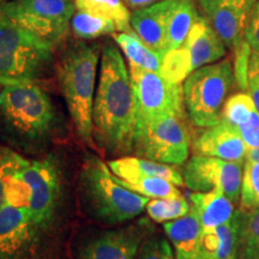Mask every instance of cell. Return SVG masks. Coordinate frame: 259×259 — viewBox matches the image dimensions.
<instances>
[{"mask_svg": "<svg viewBox=\"0 0 259 259\" xmlns=\"http://www.w3.org/2000/svg\"><path fill=\"white\" fill-rule=\"evenodd\" d=\"M18 176L30 192L28 212L32 223L40 231L47 229L56 218L61 198L59 168L51 158L29 161Z\"/></svg>", "mask_w": 259, "mask_h": 259, "instance_id": "obj_9", "label": "cell"}, {"mask_svg": "<svg viewBox=\"0 0 259 259\" xmlns=\"http://www.w3.org/2000/svg\"><path fill=\"white\" fill-rule=\"evenodd\" d=\"M176 2L161 0L153 5L134 10L131 14V27L134 31L150 50L162 57L167 53V21Z\"/></svg>", "mask_w": 259, "mask_h": 259, "instance_id": "obj_16", "label": "cell"}, {"mask_svg": "<svg viewBox=\"0 0 259 259\" xmlns=\"http://www.w3.org/2000/svg\"><path fill=\"white\" fill-rule=\"evenodd\" d=\"M151 229L148 220L143 219L134 225L99 233L84 242L77 259H135Z\"/></svg>", "mask_w": 259, "mask_h": 259, "instance_id": "obj_13", "label": "cell"}, {"mask_svg": "<svg viewBox=\"0 0 259 259\" xmlns=\"http://www.w3.org/2000/svg\"><path fill=\"white\" fill-rule=\"evenodd\" d=\"M246 92L251 96L255 108L259 112V53L251 51L246 74Z\"/></svg>", "mask_w": 259, "mask_h": 259, "instance_id": "obj_34", "label": "cell"}, {"mask_svg": "<svg viewBox=\"0 0 259 259\" xmlns=\"http://www.w3.org/2000/svg\"><path fill=\"white\" fill-rule=\"evenodd\" d=\"M163 231L173 246L177 259H197L203 228L192 208L183 218L164 222Z\"/></svg>", "mask_w": 259, "mask_h": 259, "instance_id": "obj_20", "label": "cell"}, {"mask_svg": "<svg viewBox=\"0 0 259 259\" xmlns=\"http://www.w3.org/2000/svg\"><path fill=\"white\" fill-rule=\"evenodd\" d=\"M235 82L234 65L229 59L194 70L183 84L184 105L191 122L203 128L219 124Z\"/></svg>", "mask_w": 259, "mask_h": 259, "instance_id": "obj_6", "label": "cell"}, {"mask_svg": "<svg viewBox=\"0 0 259 259\" xmlns=\"http://www.w3.org/2000/svg\"><path fill=\"white\" fill-rule=\"evenodd\" d=\"M247 149L259 148V112L254 111L245 124L236 128Z\"/></svg>", "mask_w": 259, "mask_h": 259, "instance_id": "obj_35", "label": "cell"}, {"mask_svg": "<svg viewBox=\"0 0 259 259\" xmlns=\"http://www.w3.org/2000/svg\"><path fill=\"white\" fill-rule=\"evenodd\" d=\"M208 23L219 34L227 48L233 52L245 44V32L257 0H196Z\"/></svg>", "mask_w": 259, "mask_h": 259, "instance_id": "obj_12", "label": "cell"}, {"mask_svg": "<svg viewBox=\"0 0 259 259\" xmlns=\"http://www.w3.org/2000/svg\"><path fill=\"white\" fill-rule=\"evenodd\" d=\"M53 50L30 31L0 18V87L36 82L51 67Z\"/></svg>", "mask_w": 259, "mask_h": 259, "instance_id": "obj_5", "label": "cell"}, {"mask_svg": "<svg viewBox=\"0 0 259 259\" xmlns=\"http://www.w3.org/2000/svg\"><path fill=\"white\" fill-rule=\"evenodd\" d=\"M239 204L244 212L259 209V162L245 161Z\"/></svg>", "mask_w": 259, "mask_h": 259, "instance_id": "obj_30", "label": "cell"}, {"mask_svg": "<svg viewBox=\"0 0 259 259\" xmlns=\"http://www.w3.org/2000/svg\"><path fill=\"white\" fill-rule=\"evenodd\" d=\"M113 174L126 183H135L142 178L157 177L166 179L177 186L184 185L183 171H179L171 164L161 163L143 157H119L108 162Z\"/></svg>", "mask_w": 259, "mask_h": 259, "instance_id": "obj_19", "label": "cell"}, {"mask_svg": "<svg viewBox=\"0 0 259 259\" xmlns=\"http://www.w3.org/2000/svg\"><path fill=\"white\" fill-rule=\"evenodd\" d=\"M57 114L51 97L36 82L2 85L0 131L24 150L44 145L53 135Z\"/></svg>", "mask_w": 259, "mask_h": 259, "instance_id": "obj_2", "label": "cell"}, {"mask_svg": "<svg viewBox=\"0 0 259 259\" xmlns=\"http://www.w3.org/2000/svg\"><path fill=\"white\" fill-rule=\"evenodd\" d=\"M121 183L127 189L149 198H169V197L181 196V192L177 189L176 184L157 177L142 178L135 183H126L121 180Z\"/></svg>", "mask_w": 259, "mask_h": 259, "instance_id": "obj_31", "label": "cell"}, {"mask_svg": "<svg viewBox=\"0 0 259 259\" xmlns=\"http://www.w3.org/2000/svg\"><path fill=\"white\" fill-rule=\"evenodd\" d=\"M74 4L77 11L113 21L118 31H134L131 27L130 9L122 0H74Z\"/></svg>", "mask_w": 259, "mask_h": 259, "instance_id": "obj_24", "label": "cell"}, {"mask_svg": "<svg viewBox=\"0 0 259 259\" xmlns=\"http://www.w3.org/2000/svg\"><path fill=\"white\" fill-rule=\"evenodd\" d=\"M114 41L127 58L130 65L160 73L163 57L150 50L135 31L114 34Z\"/></svg>", "mask_w": 259, "mask_h": 259, "instance_id": "obj_23", "label": "cell"}, {"mask_svg": "<svg viewBox=\"0 0 259 259\" xmlns=\"http://www.w3.org/2000/svg\"><path fill=\"white\" fill-rule=\"evenodd\" d=\"M245 161L259 162V148H257V149H248L247 154H246V160Z\"/></svg>", "mask_w": 259, "mask_h": 259, "instance_id": "obj_38", "label": "cell"}, {"mask_svg": "<svg viewBox=\"0 0 259 259\" xmlns=\"http://www.w3.org/2000/svg\"><path fill=\"white\" fill-rule=\"evenodd\" d=\"M101 50L96 44L74 42L70 45L58 63V80L71 120L80 141L94 144L93 107L95 82Z\"/></svg>", "mask_w": 259, "mask_h": 259, "instance_id": "obj_4", "label": "cell"}, {"mask_svg": "<svg viewBox=\"0 0 259 259\" xmlns=\"http://www.w3.org/2000/svg\"><path fill=\"white\" fill-rule=\"evenodd\" d=\"M40 232L27 209L6 204L0 210V259H30Z\"/></svg>", "mask_w": 259, "mask_h": 259, "instance_id": "obj_14", "label": "cell"}, {"mask_svg": "<svg viewBox=\"0 0 259 259\" xmlns=\"http://www.w3.org/2000/svg\"><path fill=\"white\" fill-rule=\"evenodd\" d=\"M28 163L27 158L16 153L14 149L0 147V210L6 205V190L9 180Z\"/></svg>", "mask_w": 259, "mask_h": 259, "instance_id": "obj_32", "label": "cell"}, {"mask_svg": "<svg viewBox=\"0 0 259 259\" xmlns=\"http://www.w3.org/2000/svg\"><path fill=\"white\" fill-rule=\"evenodd\" d=\"M247 150L236 128L222 120L204 128L192 142L193 155L218 157L242 164Z\"/></svg>", "mask_w": 259, "mask_h": 259, "instance_id": "obj_15", "label": "cell"}, {"mask_svg": "<svg viewBox=\"0 0 259 259\" xmlns=\"http://www.w3.org/2000/svg\"><path fill=\"white\" fill-rule=\"evenodd\" d=\"M199 17L200 12L196 0H177L167 21V52L183 46L191 28Z\"/></svg>", "mask_w": 259, "mask_h": 259, "instance_id": "obj_22", "label": "cell"}, {"mask_svg": "<svg viewBox=\"0 0 259 259\" xmlns=\"http://www.w3.org/2000/svg\"><path fill=\"white\" fill-rule=\"evenodd\" d=\"M190 147L186 113L137 119L132 143V151L137 156L180 166L189 158Z\"/></svg>", "mask_w": 259, "mask_h": 259, "instance_id": "obj_7", "label": "cell"}, {"mask_svg": "<svg viewBox=\"0 0 259 259\" xmlns=\"http://www.w3.org/2000/svg\"><path fill=\"white\" fill-rule=\"evenodd\" d=\"M135 259H177V257L164 236L156 233H149L139 246Z\"/></svg>", "mask_w": 259, "mask_h": 259, "instance_id": "obj_33", "label": "cell"}, {"mask_svg": "<svg viewBox=\"0 0 259 259\" xmlns=\"http://www.w3.org/2000/svg\"><path fill=\"white\" fill-rule=\"evenodd\" d=\"M128 71L137 102V119L186 113L181 84L134 65H130Z\"/></svg>", "mask_w": 259, "mask_h": 259, "instance_id": "obj_10", "label": "cell"}, {"mask_svg": "<svg viewBox=\"0 0 259 259\" xmlns=\"http://www.w3.org/2000/svg\"><path fill=\"white\" fill-rule=\"evenodd\" d=\"M244 167L218 157L193 155L183 169L184 184L194 192L221 191L236 204L240 200Z\"/></svg>", "mask_w": 259, "mask_h": 259, "instance_id": "obj_11", "label": "cell"}, {"mask_svg": "<svg viewBox=\"0 0 259 259\" xmlns=\"http://www.w3.org/2000/svg\"><path fill=\"white\" fill-rule=\"evenodd\" d=\"M189 52L193 71L220 61L227 53V47L219 34L200 15L183 45Z\"/></svg>", "mask_w": 259, "mask_h": 259, "instance_id": "obj_18", "label": "cell"}, {"mask_svg": "<svg viewBox=\"0 0 259 259\" xmlns=\"http://www.w3.org/2000/svg\"><path fill=\"white\" fill-rule=\"evenodd\" d=\"M0 2H4V0H0Z\"/></svg>", "mask_w": 259, "mask_h": 259, "instance_id": "obj_39", "label": "cell"}, {"mask_svg": "<svg viewBox=\"0 0 259 259\" xmlns=\"http://www.w3.org/2000/svg\"><path fill=\"white\" fill-rule=\"evenodd\" d=\"M145 209L153 221L164 223L187 215L191 206L183 196H179L169 198H153L149 200Z\"/></svg>", "mask_w": 259, "mask_h": 259, "instance_id": "obj_28", "label": "cell"}, {"mask_svg": "<svg viewBox=\"0 0 259 259\" xmlns=\"http://www.w3.org/2000/svg\"><path fill=\"white\" fill-rule=\"evenodd\" d=\"M236 259H259V209L242 211V225Z\"/></svg>", "mask_w": 259, "mask_h": 259, "instance_id": "obj_26", "label": "cell"}, {"mask_svg": "<svg viewBox=\"0 0 259 259\" xmlns=\"http://www.w3.org/2000/svg\"><path fill=\"white\" fill-rule=\"evenodd\" d=\"M242 225V211L235 210L228 221L203 232L197 259H236Z\"/></svg>", "mask_w": 259, "mask_h": 259, "instance_id": "obj_17", "label": "cell"}, {"mask_svg": "<svg viewBox=\"0 0 259 259\" xmlns=\"http://www.w3.org/2000/svg\"><path fill=\"white\" fill-rule=\"evenodd\" d=\"M71 29L77 37L92 40L105 35L114 34L116 25L114 22L107 18L77 11L71 19Z\"/></svg>", "mask_w": 259, "mask_h": 259, "instance_id": "obj_25", "label": "cell"}, {"mask_svg": "<svg viewBox=\"0 0 259 259\" xmlns=\"http://www.w3.org/2000/svg\"><path fill=\"white\" fill-rule=\"evenodd\" d=\"M74 9V0H4L0 2V18L56 47L69 34Z\"/></svg>", "mask_w": 259, "mask_h": 259, "instance_id": "obj_8", "label": "cell"}, {"mask_svg": "<svg viewBox=\"0 0 259 259\" xmlns=\"http://www.w3.org/2000/svg\"><path fill=\"white\" fill-rule=\"evenodd\" d=\"M122 2L125 3L128 9L138 10V9L145 8V6L153 5L155 3L161 2V0H122Z\"/></svg>", "mask_w": 259, "mask_h": 259, "instance_id": "obj_37", "label": "cell"}, {"mask_svg": "<svg viewBox=\"0 0 259 259\" xmlns=\"http://www.w3.org/2000/svg\"><path fill=\"white\" fill-rule=\"evenodd\" d=\"M193 72L192 63L187 50L184 46L171 50L162 59L160 74L174 84H181Z\"/></svg>", "mask_w": 259, "mask_h": 259, "instance_id": "obj_27", "label": "cell"}, {"mask_svg": "<svg viewBox=\"0 0 259 259\" xmlns=\"http://www.w3.org/2000/svg\"><path fill=\"white\" fill-rule=\"evenodd\" d=\"M190 200L191 208L198 216L203 232L211 231L228 221L235 212L234 203L219 190L193 192Z\"/></svg>", "mask_w": 259, "mask_h": 259, "instance_id": "obj_21", "label": "cell"}, {"mask_svg": "<svg viewBox=\"0 0 259 259\" xmlns=\"http://www.w3.org/2000/svg\"><path fill=\"white\" fill-rule=\"evenodd\" d=\"M245 40L252 51L259 53V0L255 3L245 32Z\"/></svg>", "mask_w": 259, "mask_h": 259, "instance_id": "obj_36", "label": "cell"}, {"mask_svg": "<svg viewBox=\"0 0 259 259\" xmlns=\"http://www.w3.org/2000/svg\"><path fill=\"white\" fill-rule=\"evenodd\" d=\"M254 111H257V108L247 92L233 94L227 99L223 106L221 120L238 128L251 118Z\"/></svg>", "mask_w": 259, "mask_h": 259, "instance_id": "obj_29", "label": "cell"}, {"mask_svg": "<svg viewBox=\"0 0 259 259\" xmlns=\"http://www.w3.org/2000/svg\"><path fill=\"white\" fill-rule=\"evenodd\" d=\"M79 194L85 212L106 226L132 221L143 212L150 200L127 189L95 155L87 158L80 170Z\"/></svg>", "mask_w": 259, "mask_h": 259, "instance_id": "obj_3", "label": "cell"}, {"mask_svg": "<svg viewBox=\"0 0 259 259\" xmlns=\"http://www.w3.org/2000/svg\"><path fill=\"white\" fill-rule=\"evenodd\" d=\"M137 124V102L130 71L115 45L101 50L99 84L93 107L94 141L109 155L132 151Z\"/></svg>", "mask_w": 259, "mask_h": 259, "instance_id": "obj_1", "label": "cell"}]
</instances>
